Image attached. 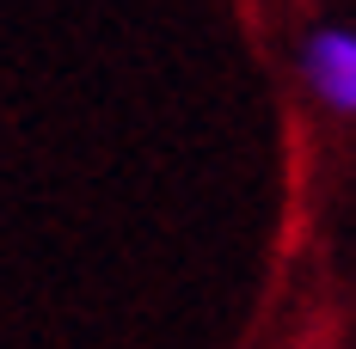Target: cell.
Instances as JSON below:
<instances>
[{
    "label": "cell",
    "instance_id": "cell-1",
    "mask_svg": "<svg viewBox=\"0 0 356 349\" xmlns=\"http://www.w3.org/2000/svg\"><path fill=\"white\" fill-rule=\"evenodd\" d=\"M295 80L325 117L356 123V31L338 19L301 25L295 31Z\"/></svg>",
    "mask_w": 356,
    "mask_h": 349
}]
</instances>
